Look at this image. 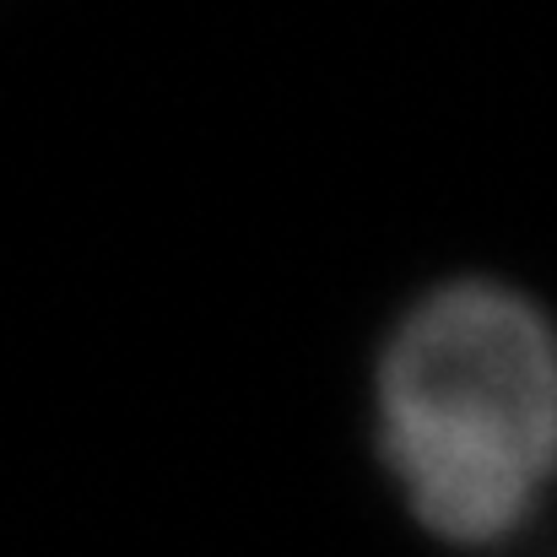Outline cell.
<instances>
[{
	"instance_id": "1",
	"label": "cell",
	"mask_w": 557,
	"mask_h": 557,
	"mask_svg": "<svg viewBox=\"0 0 557 557\" xmlns=\"http://www.w3.org/2000/svg\"><path fill=\"white\" fill-rule=\"evenodd\" d=\"M373 449L406 515L449 547L520 536L557 487V325L493 276L400 309L373 358Z\"/></svg>"
}]
</instances>
